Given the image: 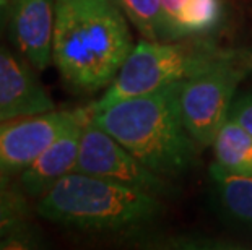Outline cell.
<instances>
[{"mask_svg":"<svg viewBox=\"0 0 252 250\" xmlns=\"http://www.w3.org/2000/svg\"><path fill=\"white\" fill-rule=\"evenodd\" d=\"M132 49V34L116 0H56L52 62L73 91L109 86Z\"/></svg>","mask_w":252,"mask_h":250,"instance_id":"cell-1","label":"cell"},{"mask_svg":"<svg viewBox=\"0 0 252 250\" xmlns=\"http://www.w3.org/2000/svg\"><path fill=\"white\" fill-rule=\"evenodd\" d=\"M182 82L128 98L91 114V120L133 156L163 177H176L194 166L198 146L181 109Z\"/></svg>","mask_w":252,"mask_h":250,"instance_id":"cell-2","label":"cell"},{"mask_svg":"<svg viewBox=\"0 0 252 250\" xmlns=\"http://www.w3.org/2000/svg\"><path fill=\"white\" fill-rule=\"evenodd\" d=\"M41 218L88 231L142 226L161 215L159 196L114 180L70 172L37 201Z\"/></svg>","mask_w":252,"mask_h":250,"instance_id":"cell-3","label":"cell"},{"mask_svg":"<svg viewBox=\"0 0 252 250\" xmlns=\"http://www.w3.org/2000/svg\"><path fill=\"white\" fill-rule=\"evenodd\" d=\"M223 51V47L205 36L169 42L138 41L109 83L106 93L98 103L90 106L91 112L106 109L119 101L184 82L215 62Z\"/></svg>","mask_w":252,"mask_h":250,"instance_id":"cell-4","label":"cell"},{"mask_svg":"<svg viewBox=\"0 0 252 250\" xmlns=\"http://www.w3.org/2000/svg\"><path fill=\"white\" fill-rule=\"evenodd\" d=\"M251 72V51L224 49L215 62L182 82V117L198 150L213 145L228 120L236 89Z\"/></svg>","mask_w":252,"mask_h":250,"instance_id":"cell-5","label":"cell"},{"mask_svg":"<svg viewBox=\"0 0 252 250\" xmlns=\"http://www.w3.org/2000/svg\"><path fill=\"white\" fill-rule=\"evenodd\" d=\"M75 172L130 185L159 198L171 194V185L163 175L148 169L91 119L83 127Z\"/></svg>","mask_w":252,"mask_h":250,"instance_id":"cell-6","label":"cell"},{"mask_svg":"<svg viewBox=\"0 0 252 250\" xmlns=\"http://www.w3.org/2000/svg\"><path fill=\"white\" fill-rule=\"evenodd\" d=\"M91 109L47 111L0 122V175L21 174L63 132L91 119Z\"/></svg>","mask_w":252,"mask_h":250,"instance_id":"cell-7","label":"cell"},{"mask_svg":"<svg viewBox=\"0 0 252 250\" xmlns=\"http://www.w3.org/2000/svg\"><path fill=\"white\" fill-rule=\"evenodd\" d=\"M13 44L36 70L52 62L56 0H7Z\"/></svg>","mask_w":252,"mask_h":250,"instance_id":"cell-8","label":"cell"},{"mask_svg":"<svg viewBox=\"0 0 252 250\" xmlns=\"http://www.w3.org/2000/svg\"><path fill=\"white\" fill-rule=\"evenodd\" d=\"M54 109V103L33 70L0 47V122Z\"/></svg>","mask_w":252,"mask_h":250,"instance_id":"cell-9","label":"cell"},{"mask_svg":"<svg viewBox=\"0 0 252 250\" xmlns=\"http://www.w3.org/2000/svg\"><path fill=\"white\" fill-rule=\"evenodd\" d=\"M87 122H78L63 132L20 174V185L26 195L41 198L62 177L75 171L82 132Z\"/></svg>","mask_w":252,"mask_h":250,"instance_id":"cell-10","label":"cell"},{"mask_svg":"<svg viewBox=\"0 0 252 250\" xmlns=\"http://www.w3.org/2000/svg\"><path fill=\"white\" fill-rule=\"evenodd\" d=\"M210 179L215 187V196L224 215L239 224L252 227V175L228 172L213 163Z\"/></svg>","mask_w":252,"mask_h":250,"instance_id":"cell-11","label":"cell"},{"mask_svg":"<svg viewBox=\"0 0 252 250\" xmlns=\"http://www.w3.org/2000/svg\"><path fill=\"white\" fill-rule=\"evenodd\" d=\"M215 163L228 172L252 175V135L228 119L213 140Z\"/></svg>","mask_w":252,"mask_h":250,"instance_id":"cell-12","label":"cell"},{"mask_svg":"<svg viewBox=\"0 0 252 250\" xmlns=\"http://www.w3.org/2000/svg\"><path fill=\"white\" fill-rule=\"evenodd\" d=\"M116 2L145 39L158 42L181 39L178 29L166 15L159 0H116Z\"/></svg>","mask_w":252,"mask_h":250,"instance_id":"cell-13","label":"cell"},{"mask_svg":"<svg viewBox=\"0 0 252 250\" xmlns=\"http://www.w3.org/2000/svg\"><path fill=\"white\" fill-rule=\"evenodd\" d=\"M223 13V0H186L176 17L181 39L208 34L221 23Z\"/></svg>","mask_w":252,"mask_h":250,"instance_id":"cell-14","label":"cell"},{"mask_svg":"<svg viewBox=\"0 0 252 250\" xmlns=\"http://www.w3.org/2000/svg\"><path fill=\"white\" fill-rule=\"evenodd\" d=\"M21 185H15L7 175H0V250H7L5 237L30 226V205Z\"/></svg>","mask_w":252,"mask_h":250,"instance_id":"cell-15","label":"cell"},{"mask_svg":"<svg viewBox=\"0 0 252 250\" xmlns=\"http://www.w3.org/2000/svg\"><path fill=\"white\" fill-rule=\"evenodd\" d=\"M228 119L238 122L244 130H248L252 135V91L234 98L231 108H229Z\"/></svg>","mask_w":252,"mask_h":250,"instance_id":"cell-16","label":"cell"},{"mask_svg":"<svg viewBox=\"0 0 252 250\" xmlns=\"http://www.w3.org/2000/svg\"><path fill=\"white\" fill-rule=\"evenodd\" d=\"M161 2V5H163V8H164V12H166V15L171 18V21L174 23V26H176V17H178V13H179V10L182 8V5L186 3V0H159ZM178 29V28H176ZM179 33V31H178ZM181 38V36H179Z\"/></svg>","mask_w":252,"mask_h":250,"instance_id":"cell-17","label":"cell"},{"mask_svg":"<svg viewBox=\"0 0 252 250\" xmlns=\"http://www.w3.org/2000/svg\"><path fill=\"white\" fill-rule=\"evenodd\" d=\"M2 7H7V0H0V8Z\"/></svg>","mask_w":252,"mask_h":250,"instance_id":"cell-18","label":"cell"}]
</instances>
